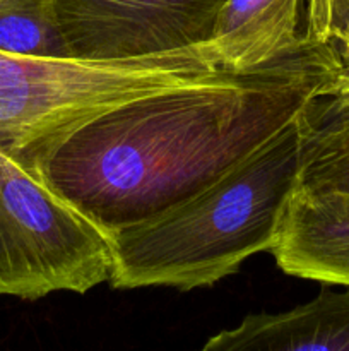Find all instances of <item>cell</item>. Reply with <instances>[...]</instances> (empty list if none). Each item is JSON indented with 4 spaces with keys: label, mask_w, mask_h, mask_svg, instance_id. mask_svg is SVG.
<instances>
[{
    "label": "cell",
    "mask_w": 349,
    "mask_h": 351,
    "mask_svg": "<svg viewBox=\"0 0 349 351\" xmlns=\"http://www.w3.org/2000/svg\"><path fill=\"white\" fill-rule=\"evenodd\" d=\"M112 263L108 233L0 149V297L86 293Z\"/></svg>",
    "instance_id": "cell-4"
},
{
    "label": "cell",
    "mask_w": 349,
    "mask_h": 351,
    "mask_svg": "<svg viewBox=\"0 0 349 351\" xmlns=\"http://www.w3.org/2000/svg\"><path fill=\"white\" fill-rule=\"evenodd\" d=\"M298 117L185 201L108 232L113 288L194 290L272 250L300 184Z\"/></svg>",
    "instance_id": "cell-2"
},
{
    "label": "cell",
    "mask_w": 349,
    "mask_h": 351,
    "mask_svg": "<svg viewBox=\"0 0 349 351\" xmlns=\"http://www.w3.org/2000/svg\"><path fill=\"white\" fill-rule=\"evenodd\" d=\"M224 0H53L67 57L116 60L207 43Z\"/></svg>",
    "instance_id": "cell-5"
},
{
    "label": "cell",
    "mask_w": 349,
    "mask_h": 351,
    "mask_svg": "<svg viewBox=\"0 0 349 351\" xmlns=\"http://www.w3.org/2000/svg\"><path fill=\"white\" fill-rule=\"evenodd\" d=\"M332 79L331 58L307 38L300 51L255 74L132 99L75 130L31 173L108 233L209 187Z\"/></svg>",
    "instance_id": "cell-1"
},
{
    "label": "cell",
    "mask_w": 349,
    "mask_h": 351,
    "mask_svg": "<svg viewBox=\"0 0 349 351\" xmlns=\"http://www.w3.org/2000/svg\"><path fill=\"white\" fill-rule=\"evenodd\" d=\"M301 187L349 197V93H318L298 115Z\"/></svg>",
    "instance_id": "cell-9"
},
{
    "label": "cell",
    "mask_w": 349,
    "mask_h": 351,
    "mask_svg": "<svg viewBox=\"0 0 349 351\" xmlns=\"http://www.w3.org/2000/svg\"><path fill=\"white\" fill-rule=\"evenodd\" d=\"M303 34L334 67V79L322 93H349V0H305Z\"/></svg>",
    "instance_id": "cell-11"
},
{
    "label": "cell",
    "mask_w": 349,
    "mask_h": 351,
    "mask_svg": "<svg viewBox=\"0 0 349 351\" xmlns=\"http://www.w3.org/2000/svg\"><path fill=\"white\" fill-rule=\"evenodd\" d=\"M205 351H349V290L322 291L311 302L279 314H252L218 332Z\"/></svg>",
    "instance_id": "cell-8"
},
{
    "label": "cell",
    "mask_w": 349,
    "mask_h": 351,
    "mask_svg": "<svg viewBox=\"0 0 349 351\" xmlns=\"http://www.w3.org/2000/svg\"><path fill=\"white\" fill-rule=\"evenodd\" d=\"M0 51L67 57L53 0H0Z\"/></svg>",
    "instance_id": "cell-10"
},
{
    "label": "cell",
    "mask_w": 349,
    "mask_h": 351,
    "mask_svg": "<svg viewBox=\"0 0 349 351\" xmlns=\"http://www.w3.org/2000/svg\"><path fill=\"white\" fill-rule=\"evenodd\" d=\"M224 75L236 74L219 69L207 43L116 60L0 51V149L31 171L75 130L132 99Z\"/></svg>",
    "instance_id": "cell-3"
},
{
    "label": "cell",
    "mask_w": 349,
    "mask_h": 351,
    "mask_svg": "<svg viewBox=\"0 0 349 351\" xmlns=\"http://www.w3.org/2000/svg\"><path fill=\"white\" fill-rule=\"evenodd\" d=\"M270 252L286 274L349 287V197L298 185Z\"/></svg>",
    "instance_id": "cell-6"
},
{
    "label": "cell",
    "mask_w": 349,
    "mask_h": 351,
    "mask_svg": "<svg viewBox=\"0 0 349 351\" xmlns=\"http://www.w3.org/2000/svg\"><path fill=\"white\" fill-rule=\"evenodd\" d=\"M305 0H224L207 47L228 74H255L305 48Z\"/></svg>",
    "instance_id": "cell-7"
}]
</instances>
